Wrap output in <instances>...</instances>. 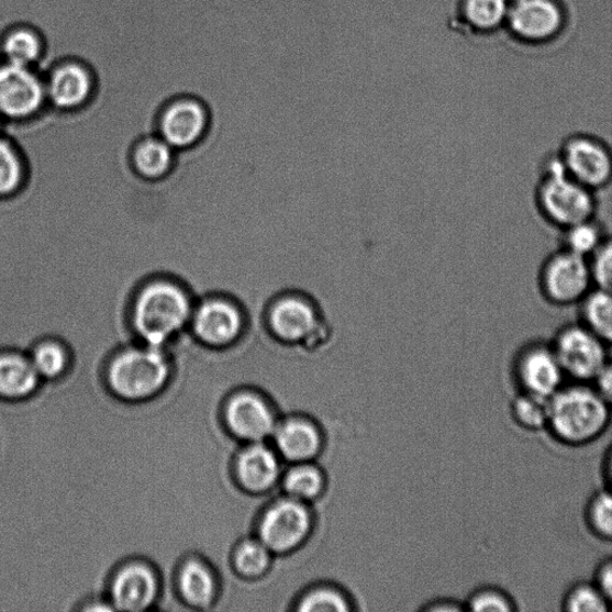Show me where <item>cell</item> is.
I'll list each match as a JSON object with an SVG mask.
<instances>
[{
    "mask_svg": "<svg viewBox=\"0 0 612 612\" xmlns=\"http://www.w3.org/2000/svg\"><path fill=\"white\" fill-rule=\"evenodd\" d=\"M311 522V514L302 502L287 499L278 501L266 511L258 532L269 550L287 553L305 539Z\"/></svg>",
    "mask_w": 612,
    "mask_h": 612,
    "instance_id": "7c38bea8",
    "label": "cell"
},
{
    "mask_svg": "<svg viewBox=\"0 0 612 612\" xmlns=\"http://www.w3.org/2000/svg\"><path fill=\"white\" fill-rule=\"evenodd\" d=\"M537 288L549 305L578 307L594 289L588 258L557 249L539 267Z\"/></svg>",
    "mask_w": 612,
    "mask_h": 612,
    "instance_id": "52a82bcc",
    "label": "cell"
},
{
    "mask_svg": "<svg viewBox=\"0 0 612 612\" xmlns=\"http://www.w3.org/2000/svg\"><path fill=\"white\" fill-rule=\"evenodd\" d=\"M589 520L598 536L612 541V491L602 492L592 499Z\"/></svg>",
    "mask_w": 612,
    "mask_h": 612,
    "instance_id": "e575fe53",
    "label": "cell"
},
{
    "mask_svg": "<svg viewBox=\"0 0 612 612\" xmlns=\"http://www.w3.org/2000/svg\"><path fill=\"white\" fill-rule=\"evenodd\" d=\"M109 590L114 609L144 611L156 602L160 583L153 567L145 563H133L118 570Z\"/></svg>",
    "mask_w": 612,
    "mask_h": 612,
    "instance_id": "5bb4252c",
    "label": "cell"
},
{
    "mask_svg": "<svg viewBox=\"0 0 612 612\" xmlns=\"http://www.w3.org/2000/svg\"><path fill=\"white\" fill-rule=\"evenodd\" d=\"M597 585L603 592L610 609H612V561L602 567L600 575H598Z\"/></svg>",
    "mask_w": 612,
    "mask_h": 612,
    "instance_id": "74e56055",
    "label": "cell"
},
{
    "mask_svg": "<svg viewBox=\"0 0 612 612\" xmlns=\"http://www.w3.org/2000/svg\"><path fill=\"white\" fill-rule=\"evenodd\" d=\"M566 376L590 382L610 360L609 346L580 321L563 325L550 343Z\"/></svg>",
    "mask_w": 612,
    "mask_h": 612,
    "instance_id": "9c48e42d",
    "label": "cell"
},
{
    "mask_svg": "<svg viewBox=\"0 0 612 612\" xmlns=\"http://www.w3.org/2000/svg\"><path fill=\"white\" fill-rule=\"evenodd\" d=\"M594 288L612 291V235L589 258Z\"/></svg>",
    "mask_w": 612,
    "mask_h": 612,
    "instance_id": "d6a6232c",
    "label": "cell"
},
{
    "mask_svg": "<svg viewBox=\"0 0 612 612\" xmlns=\"http://www.w3.org/2000/svg\"><path fill=\"white\" fill-rule=\"evenodd\" d=\"M559 154L566 173L598 193L612 185V147L600 135L578 131L564 138Z\"/></svg>",
    "mask_w": 612,
    "mask_h": 612,
    "instance_id": "ba28073f",
    "label": "cell"
},
{
    "mask_svg": "<svg viewBox=\"0 0 612 612\" xmlns=\"http://www.w3.org/2000/svg\"><path fill=\"white\" fill-rule=\"evenodd\" d=\"M224 420L227 429L242 441L260 442L276 431L274 412L251 392L238 393L227 402Z\"/></svg>",
    "mask_w": 612,
    "mask_h": 612,
    "instance_id": "9a60e30c",
    "label": "cell"
},
{
    "mask_svg": "<svg viewBox=\"0 0 612 612\" xmlns=\"http://www.w3.org/2000/svg\"><path fill=\"white\" fill-rule=\"evenodd\" d=\"M535 205L542 220L559 231L597 216L600 207L597 193L566 173L557 152L541 163Z\"/></svg>",
    "mask_w": 612,
    "mask_h": 612,
    "instance_id": "3957f363",
    "label": "cell"
},
{
    "mask_svg": "<svg viewBox=\"0 0 612 612\" xmlns=\"http://www.w3.org/2000/svg\"><path fill=\"white\" fill-rule=\"evenodd\" d=\"M276 443L280 454L288 460L304 461L318 456L322 437L309 421L290 419L276 430Z\"/></svg>",
    "mask_w": 612,
    "mask_h": 612,
    "instance_id": "ffe728a7",
    "label": "cell"
},
{
    "mask_svg": "<svg viewBox=\"0 0 612 612\" xmlns=\"http://www.w3.org/2000/svg\"><path fill=\"white\" fill-rule=\"evenodd\" d=\"M347 3H348V2H347ZM347 3H346V4H347ZM345 7H346V5H345ZM344 9H345V8H344ZM343 11H344V10H343ZM342 13H343V12H342ZM342 13H340V16H342ZM340 16H338V18H340ZM337 20H338V19H337ZM336 22H337V21H336ZM335 24H336V23H335ZM335 24H334V26H335ZM334 26H333V30H334ZM333 30H332V32H333ZM332 32H331V33H332ZM330 35H331V34H330ZM329 37H330V36H329ZM329 37H326V40H329ZM326 40H325V43H326ZM325 43L322 45V47H324Z\"/></svg>",
    "mask_w": 612,
    "mask_h": 612,
    "instance_id": "ab89813d",
    "label": "cell"
},
{
    "mask_svg": "<svg viewBox=\"0 0 612 612\" xmlns=\"http://www.w3.org/2000/svg\"><path fill=\"white\" fill-rule=\"evenodd\" d=\"M169 353L143 344L122 349L108 365L107 380L114 396L127 402L153 398L168 382Z\"/></svg>",
    "mask_w": 612,
    "mask_h": 612,
    "instance_id": "5b68a950",
    "label": "cell"
},
{
    "mask_svg": "<svg viewBox=\"0 0 612 612\" xmlns=\"http://www.w3.org/2000/svg\"><path fill=\"white\" fill-rule=\"evenodd\" d=\"M469 610L476 612H509L513 611L514 607L507 594L498 590L487 589L472 594L469 601Z\"/></svg>",
    "mask_w": 612,
    "mask_h": 612,
    "instance_id": "d590c367",
    "label": "cell"
},
{
    "mask_svg": "<svg viewBox=\"0 0 612 612\" xmlns=\"http://www.w3.org/2000/svg\"><path fill=\"white\" fill-rule=\"evenodd\" d=\"M262 322L277 343L318 350L332 340V326L315 297L298 289H285L267 299Z\"/></svg>",
    "mask_w": 612,
    "mask_h": 612,
    "instance_id": "7a4b0ae2",
    "label": "cell"
},
{
    "mask_svg": "<svg viewBox=\"0 0 612 612\" xmlns=\"http://www.w3.org/2000/svg\"><path fill=\"white\" fill-rule=\"evenodd\" d=\"M25 165L18 146L0 133V200L20 192L25 181Z\"/></svg>",
    "mask_w": 612,
    "mask_h": 612,
    "instance_id": "d4e9b609",
    "label": "cell"
},
{
    "mask_svg": "<svg viewBox=\"0 0 612 612\" xmlns=\"http://www.w3.org/2000/svg\"><path fill=\"white\" fill-rule=\"evenodd\" d=\"M178 591L188 605L205 609L213 604L218 592L212 568L197 559L185 563L178 575Z\"/></svg>",
    "mask_w": 612,
    "mask_h": 612,
    "instance_id": "44dd1931",
    "label": "cell"
},
{
    "mask_svg": "<svg viewBox=\"0 0 612 612\" xmlns=\"http://www.w3.org/2000/svg\"><path fill=\"white\" fill-rule=\"evenodd\" d=\"M509 2H512V3H513V2H515V0H509Z\"/></svg>",
    "mask_w": 612,
    "mask_h": 612,
    "instance_id": "b9f144b4",
    "label": "cell"
},
{
    "mask_svg": "<svg viewBox=\"0 0 612 612\" xmlns=\"http://www.w3.org/2000/svg\"><path fill=\"white\" fill-rule=\"evenodd\" d=\"M210 115L205 104L193 98L170 102L162 112L158 135L175 152L192 147L209 129Z\"/></svg>",
    "mask_w": 612,
    "mask_h": 612,
    "instance_id": "4fadbf2b",
    "label": "cell"
},
{
    "mask_svg": "<svg viewBox=\"0 0 612 612\" xmlns=\"http://www.w3.org/2000/svg\"><path fill=\"white\" fill-rule=\"evenodd\" d=\"M609 474H610V480L612 482V454L609 460Z\"/></svg>",
    "mask_w": 612,
    "mask_h": 612,
    "instance_id": "f35d334b",
    "label": "cell"
},
{
    "mask_svg": "<svg viewBox=\"0 0 612 612\" xmlns=\"http://www.w3.org/2000/svg\"><path fill=\"white\" fill-rule=\"evenodd\" d=\"M461 10L472 29L491 31L507 21L509 0H465Z\"/></svg>",
    "mask_w": 612,
    "mask_h": 612,
    "instance_id": "484cf974",
    "label": "cell"
},
{
    "mask_svg": "<svg viewBox=\"0 0 612 612\" xmlns=\"http://www.w3.org/2000/svg\"><path fill=\"white\" fill-rule=\"evenodd\" d=\"M579 308V321L612 346V291L594 288L585 297Z\"/></svg>",
    "mask_w": 612,
    "mask_h": 612,
    "instance_id": "603a6c76",
    "label": "cell"
},
{
    "mask_svg": "<svg viewBox=\"0 0 612 612\" xmlns=\"http://www.w3.org/2000/svg\"><path fill=\"white\" fill-rule=\"evenodd\" d=\"M323 485L322 471L308 465L292 468L283 480L285 491L293 499H314L321 494Z\"/></svg>",
    "mask_w": 612,
    "mask_h": 612,
    "instance_id": "f546056e",
    "label": "cell"
},
{
    "mask_svg": "<svg viewBox=\"0 0 612 612\" xmlns=\"http://www.w3.org/2000/svg\"><path fill=\"white\" fill-rule=\"evenodd\" d=\"M565 610L570 612H605L610 610V605L597 583H579L567 594Z\"/></svg>",
    "mask_w": 612,
    "mask_h": 612,
    "instance_id": "1f68e13d",
    "label": "cell"
},
{
    "mask_svg": "<svg viewBox=\"0 0 612 612\" xmlns=\"http://www.w3.org/2000/svg\"><path fill=\"white\" fill-rule=\"evenodd\" d=\"M36 372L47 379H56L69 369L70 357L65 346L56 340H45L31 352Z\"/></svg>",
    "mask_w": 612,
    "mask_h": 612,
    "instance_id": "4316f807",
    "label": "cell"
},
{
    "mask_svg": "<svg viewBox=\"0 0 612 612\" xmlns=\"http://www.w3.org/2000/svg\"><path fill=\"white\" fill-rule=\"evenodd\" d=\"M269 552L262 541H243L233 554L236 574L247 578L263 576L269 567Z\"/></svg>",
    "mask_w": 612,
    "mask_h": 612,
    "instance_id": "83f0119b",
    "label": "cell"
},
{
    "mask_svg": "<svg viewBox=\"0 0 612 612\" xmlns=\"http://www.w3.org/2000/svg\"><path fill=\"white\" fill-rule=\"evenodd\" d=\"M175 155V149L166 141L159 135H154L135 145L132 163L142 178L158 180L173 168Z\"/></svg>",
    "mask_w": 612,
    "mask_h": 612,
    "instance_id": "7402d4cb",
    "label": "cell"
},
{
    "mask_svg": "<svg viewBox=\"0 0 612 612\" xmlns=\"http://www.w3.org/2000/svg\"><path fill=\"white\" fill-rule=\"evenodd\" d=\"M301 612H345L349 610L344 596L331 589H319L307 594L297 608Z\"/></svg>",
    "mask_w": 612,
    "mask_h": 612,
    "instance_id": "836d02e7",
    "label": "cell"
},
{
    "mask_svg": "<svg viewBox=\"0 0 612 612\" xmlns=\"http://www.w3.org/2000/svg\"><path fill=\"white\" fill-rule=\"evenodd\" d=\"M559 233L560 248L588 260L609 235L604 224L598 220V215L570 225Z\"/></svg>",
    "mask_w": 612,
    "mask_h": 612,
    "instance_id": "cb8c5ba5",
    "label": "cell"
},
{
    "mask_svg": "<svg viewBox=\"0 0 612 612\" xmlns=\"http://www.w3.org/2000/svg\"><path fill=\"white\" fill-rule=\"evenodd\" d=\"M279 460L265 445L256 444L241 453L236 460V476L247 492L267 491L278 479Z\"/></svg>",
    "mask_w": 612,
    "mask_h": 612,
    "instance_id": "ac0fdd59",
    "label": "cell"
},
{
    "mask_svg": "<svg viewBox=\"0 0 612 612\" xmlns=\"http://www.w3.org/2000/svg\"><path fill=\"white\" fill-rule=\"evenodd\" d=\"M610 411L596 389L587 386L561 388L548 400V427L565 444H588L605 431Z\"/></svg>",
    "mask_w": 612,
    "mask_h": 612,
    "instance_id": "277c9868",
    "label": "cell"
},
{
    "mask_svg": "<svg viewBox=\"0 0 612 612\" xmlns=\"http://www.w3.org/2000/svg\"><path fill=\"white\" fill-rule=\"evenodd\" d=\"M92 89V78L84 66L65 64L52 75L46 93L58 111L71 112L90 101Z\"/></svg>",
    "mask_w": 612,
    "mask_h": 612,
    "instance_id": "e0dca14e",
    "label": "cell"
},
{
    "mask_svg": "<svg viewBox=\"0 0 612 612\" xmlns=\"http://www.w3.org/2000/svg\"><path fill=\"white\" fill-rule=\"evenodd\" d=\"M512 415L515 423L526 431L548 427V400L524 392L513 401Z\"/></svg>",
    "mask_w": 612,
    "mask_h": 612,
    "instance_id": "f1b7e54d",
    "label": "cell"
},
{
    "mask_svg": "<svg viewBox=\"0 0 612 612\" xmlns=\"http://www.w3.org/2000/svg\"><path fill=\"white\" fill-rule=\"evenodd\" d=\"M515 375L524 392L549 400L563 388L566 377L550 343L525 345L515 359Z\"/></svg>",
    "mask_w": 612,
    "mask_h": 612,
    "instance_id": "8fae6325",
    "label": "cell"
},
{
    "mask_svg": "<svg viewBox=\"0 0 612 612\" xmlns=\"http://www.w3.org/2000/svg\"><path fill=\"white\" fill-rule=\"evenodd\" d=\"M189 330L209 347L237 349L252 334L253 316L235 299L210 297L196 303Z\"/></svg>",
    "mask_w": 612,
    "mask_h": 612,
    "instance_id": "8992f818",
    "label": "cell"
},
{
    "mask_svg": "<svg viewBox=\"0 0 612 612\" xmlns=\"http://www.w3.org/2000/svg\"><path fill=\"white\" fill-rule=\"evenodd\" d=\"M507 21L515 35L539 41L561 30L564 12L554 0H515L509 8Z\"/></svg>",
    "mask_w": 612,
    "mask_h": 612,
    "instance_id": "2e32d148",
    "label": "cell"
},
{
    "mask_svg": "<svg viewBox=\"0 0 612 612\" xmlns=\"http://www.w3.org/2000/svg\"><path fill=\"white\" fill-rule=\"evenodd\" d=\"M38 374L24 353L0 349V399L21 400L38 385Z\"/></svg>",
    "mask_w": 612,
    "mask_h": 612,
    "instance_id": "d6986e66",
    "label": "cell"
},
{
    "mask_svg": "<svg viewBox=\"0 0 612 612\" xmlns=\"http://www.w3.org/2000/svg\"><path fill=\"white\" fill-rule=\"evenodd\" d=\"M46 98V86L31 67L10 63L0 67V118L29 120L41 112Z\"/></svg>",
    "mask_w": 612,
    "mask_h": 612,
    "instance_id": "30bf717a",
    "label": "cell"
},
{
    "mask_svg": "<svg viewBox=\"0 0 612 612\" xmlns=\"http://www.w3.org/2000/svg\"><path fill=\"white\" fill-rule=\"evenodd\" d=\"M596 390L612 410V361H608L603 370L594 378Z\"/></svg>",
    "mask_w": 612,
    "mask_h": 612,
    "instance_id": "8d00e7d4",
    "label": "cell"
},
{
    "mask_svg": "<svg viewBox=\"0 0 612 612\" xmlns=\"http://www.w3.org/2000/svg\"><path fill=\"white\" fill-rule=\"evenodd\" d=\"M194 305L182 285L169 279L148 281L135 294L131 309L135 337L140 344L166 349L189 329Z\"/></svg>",
    "mask_w": 612,
    "mask_h": 612,
    "instance_id": "6da1fadb",
    "label": "cell"
},
{
    "mask_svg": "<svg viewBox=\"0 0 612 612\" xmlns=\"http://www.w3.org/2000/svg\"><path fill=\"white\" fill-rule=\"evenodd\" d=\"M2 130H3L2 118H0V133H2Z\"/></svg>",
    "mask_w": 612,
    "mask_h": 612,
    "instance_id": "60d3db41",
    "label": "cell"
},
{
    "mask_svg": "<svg viewBox=\"0 0 612 612\" xmlns=\"http://www.w3.org/2000/svg\"><path fill=\"white\" fill-rule=\"evenodd\" d=\"M40 38L30 31H18L8 36L4 53L8 63L31 67L41 56Z\"/></svg>",
    "mask_w": 612,
    "mask_h": 612,
    "instance_id": "4dcf8cb0",
    "label": "cell"
}]
</instances>
